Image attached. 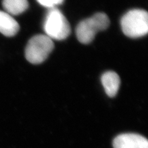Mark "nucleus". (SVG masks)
Instances as JSON below:
<instances>
[{"mask_svg":"<svg viewBox=\"0 0 148 148\" xmlns=\"http://www.w3.org/2000/svg\"><path fill=\"white\" fill-rule=\"evenodd\" d=\"M120 25L123 34L136 38L146 35L148 32V15L143 9H132L122 17Z\"/></svg>","mask_w":148,"mask_h":148,"instance_id":"obj_1","label":"nucleus"},{"mask_svg":"<svg viewBox=\"0 0 148 148\" xmlns=\"http://www.w3.org/2000/svg\"><path fill=\"white\" fill-rule=\"evenodd\" d=\"M109 25L110 20L106 14L96 13L78 24L76 28L77 38L80 43L88 44L94 40L97 33L107 29Z\"/></svg>","mask_w":148,"mask_h":148,"instance_id":"obj_2","label":"nucleus"},{"mask_svg":"<svg viewBox=\"0 0 148 148\" xmlns=\"http://www.w3.org/2000/svg\"><path fill=\"white\" fill-rule=\"evenodd\" d=\"M46 35L51 40H62L70 35L71 28L66 17L57 8L48 11L44 23Z\"/></svg>","mask_w":148,"mask_h":148,"instance_id":"obj_3","label":"nucleus"},{"mask_svg":"<svg viewBox=\"0 0 148 148\" xmlns=\"http://www.w3.org/2000/svg\"><path fill=\"white\" fill-rule=\"evenodd\" d=\"M54 49L53 40L46 35H37L27 43L25 48V58L29 62L39 64L47 59Z\"/></svg>","mask_w":148,"mask_h":148,"instance_id":"obj_4","label":"nucleus"},{"mask_svg":"<svg viewBox=\"0 0 148 148\" xmlns=\"http://www.w3.org/2000/svg\"><path fill=\"white\" fill-rule=\"evenodd\" d=\"M114 148H148L147 139L135 133H124L115 137Z\"/></svg>","mask_w":148,"mask_h":148,"instance_id":"obj_5","label":"nucleus"},{"mask_svg":"<svg viewBox=\"0 0 148 148\" xmlns=\"http://www.w3.org/2000/svg\"><path fill=\"white\" fill-rule=\"evenodd\" d=\"M19 25L11 15L0 11V33L6 36H15L19 30Z\"/></svg>","mask_w":148,"mask_h":148,"instance_id":"obj_6","label":"nucleus"},{"mask_svg":"<svg viewBox=\"0 0 148 148\" xmlns=\"http://www.w3.org/2000/svg\"><path fill=\"white\" fill-rule=\"evenodd\" d=\"M101 82L106 94L110 98L115 96L120 85V79L118 74L113 71L106 72L101 77Z\"/></svg>","mask_w":148,"mask_h":148,"instance_id":"obj_7","label":"nucleus"},{"mask_svg":"<svg viewBox=\"0 0 148 148\" xmlns=\"http://www.w3.org/2000/svg\"><path fill=\"white\" fill-rule=\"evenodd\" d=\"M3 7L9 14L17 16L27 10L29 3L27 0H3Z\"/></svg>","mask_w":148,"mask_h":148,"instance_id":"obj_8","label":"nucleus"},{"mask_svg":"<svg viewBox=\"0 0 148 148\" xmlns=\"http://www.w3.org/2000/svg\"><path fill=\"white\" fill-rule=\"evenodd\" d=\"M41 5L48 8H54L63 3L64 0H37Z\"/></svg>","mask_w":148,"mask_h":148,"instance_id":"obj_9","label":"nucleus"}]
</instances>
